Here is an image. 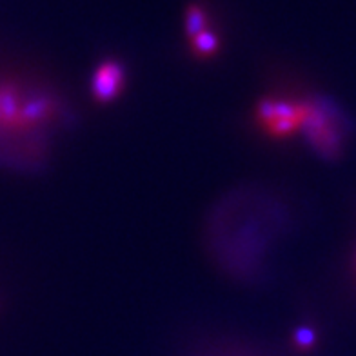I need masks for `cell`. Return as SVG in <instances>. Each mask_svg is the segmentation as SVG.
<instances>
[{
	"label": "cell",
	"mask_w": 356,
	"mask_h": 356,
	"mask_svg": "<svg viewBox=\"0 0 356 356\" xmlns=\"http://www.w3.org/2000/svg\"><path fill=\"white\" fill-rule=\"evenodd\" d=\"M49 104L13 86H0V155L33 144L35 133L49 124Z\"/></svg>",
	"instance_id": "1"
},
{
	"label": "cell",
	"mask_w": 356,
	"mask_h": 356,
	"mask_svg": "<svg viewBox=\"0 0 356 356\" xmlns=\"http://www.w3.org/2000/svg\"><path fill=\"white\" fill-rule=\"evenodd\" d=\"M309 102L286 99H266L257 109V120L266 135L275 138L293 136L302 131Z\"/></svg>",
	"instance_id": "2"
},
{
	"label": "cell",
	"mask_w": 356,
	"mask_h": 356,
	"mask_svg": "<svg viewBox=\"0 0 356 356\" xmlns=\"http://www.w3.org/2000/svg\"><path fill=\"white\" fill-rule=\"evenodd\" d=\"M304 129L311 144L323 155H337L343 142V126L338 118V111L333 108H325L323 104H311L307 106Z\"/></svg>",
	"instance_id": "3"
},
{
	"label": "cell",
	"mask_w": 356,
	"mask_h": 356,
	"mask_svg": "<svg viewBox=\"0 0 356 356\" xmlns=\"http://www.w3.org/2000/svg\"><path fill=\"white\" fill-rule=\"evenodd\" d=\"M124 70L118 62L108 60L104 62L99 70L95 71L93 82H91V91L100 102H109L117 97L124 88Z\"/></svg>",
	"instance_id": "4"
}]
</instances>
